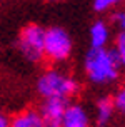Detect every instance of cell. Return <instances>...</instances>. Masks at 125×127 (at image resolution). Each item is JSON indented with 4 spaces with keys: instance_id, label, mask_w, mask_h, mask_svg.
Returning <instances> with one entry per match:
<instances>
[{
    "instance_id": "4fadbf2b",
    "label": "cell",
    "mask_w": 125,
    "mask_h": 127,
    "mask_svg": "<svg viewBox=\"0 0 125 127\" xmlns=\"http://www.w3.org/2000/svg\"><path fill=\"white\" fill-rule=\"evenodd\" d=\"M110 20H112L113 27L119 30V33L125 32V10H115V12L112 13Z\"/></svg>"
},
{
    "instance_id": "52a82bcc",
    "label": "cell",
    "mask_w": 125,
    "mask_h": 127,
    "mask_svg": "<svg viewBox=\"0 0 125 127\" xmlns=\"http://www.w3.org/2000/svg\"><path fill=\"white\" fill-rule=\"evenodd\" d=\"M90 49H105L110 40V27L105 20H95L90 25Z\"/></svg>"
},
{
    "instance_id": "6da1fadb",
    "label": "cell",
    "mask_w": 125,
    "mask_h": 127,
    "mask_svg": "<svg viewBox=\"0 0 125 127\" xmlns=\"http://www.w3.org/2000/svg\"><path fill=\"white\" fill-rule=\"evenodd\" d=\"M85 75L92 84L107 85L120 77V62L113 49H90L83 60Z\"/></svg>"
},
{
    "instance_id": "30bf717a",
    "label": "cell",
    "mask_w": 125,
    "mask_h": 127,
    "mask_svg": "<svg viewBox=\"0 0 125 127\" xmlns=\"http://www.w3.org/2000/svg\"><path fill=\"white\" fill-rule=\"evenodd\" d=\"M113 52H115V55H117V59H119L120 67H122V69H125V32H122V33H119V35H117Z\"/></svg>"
},
{
    "instance_id": "7a4b0ae2",
    "label": "cell",
    "mask_w": 125,
    "mask_h": 127,
    "mask_svg": "<svg viewBox=\"0 0 125 127\" xmlns=\"http://www.w3.org/2000/svg\"><path fill=\"white\" fill-rule=\"evenodd\" d=\"M80 89L78 82L74 77L63 74L60 70L50 69L44 72L37 82L38 94L47 99H57V100H65L69 102L70 97H74Z\"/></svg>"
},
{
    "instance_id": "8fae6325",
    "label": "cell",
    "mask_w": 125,
    "mask_h": 127,
    "mask_svg": "<svg viewBox=\"0 0 125 127\" xmlns=\"http://www.w3.org/2000/svg\"><path fill=\"white\" fill-rule=\"evenodd\" d=\"M112 102H113V107H115L117 112L125 114V85L120 87V89L115 92V95L112 97Z\"/></svg>"
},
{
    "instance_id": "7c38bea8",
    "label": "cell",
    "mask_w": 125,
    "mask_h": 127,
    "mask_svg": "<svg viewBox=\"0 0 125 127\" xmlns=\"http://www.w3.org/2000/svg\"><path fill=\"white\" fill-rule=\"evenodd\" d=\"M122 2H125V0H94V10H97V12H107V10L113 8V7L120 5Z\"/></svg>"
},
{
    "instance_id": "3957f363",
    "label": "cell",
    "mask_w": 125,
    "mask_h": 127,
    "mask_svg": "<svg viewBox=\"0 0 125 127\" xmlns=\"http://www.w3.org/2000/svg\"><path fill=\"white\" fill-rule=\"evenodd\" d=\"M72 54V38L62 27H50L44 35V59L50 62H63Z\"/></svg>"
},
{
    "instance_id": "277c9868",
    "label": "cell",
    "mask_w": 125,
    "mask_h": 127,
    "mask_svg": "<svg viewBox=\"0 0 125 127\" xmlns=\"http://www.w3.org/2000/svg\"><path fill=\"white\" fill-rule=\"evenodd\" d=\"M44 35L45 30L35 24H30L22 29L19 37V47L27 60L40 62L44 59Z\"/></svg>"
},
{
    "instance_id": "8992f818",
    "label": "cell",
    "mask_w": 125,
    "mask_h": 127,
    "mask_svg": "<svg viewBox=\"0 0 125 127\" xmlns=\"http://www.w3.org/2000/svg\"><path fill=\"white\" fill-rule=\"evenodd\" d=\"M62 127H90V117L80 104H69L63 114Z\"/></svg>"
},
{
    "instance_id": "9a60e30c",
    "label": "cell",
    "mask_w": 125,
    "mask_h": 127,
    "mask_svg": "<svg viewBox=\"0 0 125 127\" xmlns=\"http://www.w3.org/2000/svg\"><path fill=\"white\" fill-rule=\"evenodd\" d=\"M50 2H58V0H50Z\"/></svg>"
},
{
    "instance_id": "5bb4252c",
    "label": "cell",
    "mask_w": 125,
    "mask_h": 127,
    "mask_svg": "<svg viewBox=\"0 0 125 127\" xmlns=\"http://www.w3.org/2000/svg\"><path fill=\"white\" fill-rule=\"evenodd\" d=\"M0 127H8V119L3 114H0Z\"/></svg>"
},
{
    "instance_id": "ba28073f",
    "label": "cell",
    "mask_w": 125,
    "mask_h": 127,
    "mask_svg": "<svg viewBox=\"0 0 125 127\" xmlns=\"http://www.w3.org/2000/svg\"><path fill=\"white\" fill-rule=\"evenodd\" d=\"M12 127H44V122H42L38 110L28 109V110H24L13 117Z\"/></svg>"
},
{
    "instance_id": "9c48e42d",
    "label": "cell",
    "mask_w": 125,
    "mask_h": 127,
    "mask_svg": "<svg viewBox=\"0 0 125 127\" xmlns=\"http://www.w3.org/2000/svg\"><path fill=\"white\" fill-rule=\"evenodd\" d=\"M113 112H115V107H113L112 97H100L97 102V126L105 127L110 122Z\"/></svg>"
},
{
    "instance_id": "5b68a950",
    "label": "cell",
    "mask_w": 125,
    "mask_h": 127,
    "mask_svg": "<svg viewBox=\"0 0 125 127\" xmlns=\"http://www.w3.org/2000/svg\"><path fill=\"white\" fill-rule=\"evenodd\" d=\"M69 102L57 100V99H47L42 104L40 109V117L44 122V127H62L63 114Z\"/></svg>"
}]
</instances>
